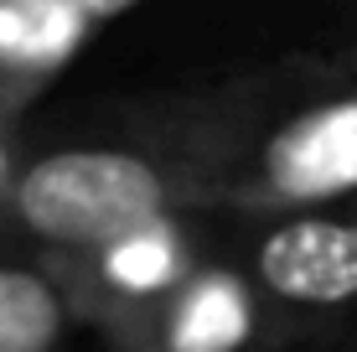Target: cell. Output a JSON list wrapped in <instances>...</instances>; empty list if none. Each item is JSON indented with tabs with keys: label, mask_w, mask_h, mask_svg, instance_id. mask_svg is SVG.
<instances>
[{
	"label": "cell",
	"mask_w": 357,
	"mask_h": 352,
	"mask_svg": "<svg viewBox=\"0 0 357 352\" xmlns=\"http://www.w3.org/2000/svg\"><path fill=\"white\" fill-rule=\"evenodd\" d=\"M16 213L52 244H119L166 213V176L130 151H52L16 181Z\"/></svg>",
	"instance_id": "6da1fadb"
},
{
	"label": "cell",
	"mask_w": 357,
	"mask_h": 352,
	"mask_svg": "<svg viewBox=\"0 0 357 352\" xmlns=\"http://www.w3.org/2000/svg\"><path fill=\"white\" fill-rule=\"evenodd\" d=\"M264 181L280 197H337L357 187V99L321 104L280 125L264 145Z\"/></svg>",
	"instance_id": "7a4b0ae2"
},
{
	"label": "cell",
	"mask_w": 357,
	"mask_h": 352,
	"mask_svg": "<svg viewBox=\"0 0 357 352\" xmlns=\"http://www.w3.org/2000/svg\"><path fill=\"white\" fill-rule=\"evenodd\" d=\"M259 280L301 306H342L357 296V223L295 217L259 244Z\"/></svg>",
	"instance_id": "3957f363"
},
{
	"label": "cell",
	"mask_w": 357,
	"mask_h": 352,
	"mask_svg": "<svg viewBox=\"0 0 357 352\" xmlns=\"http://www.w3.org/2000/svg\"><path fill=\"white\" fill-rule=\"evenodd\" d=\"M89 21L68 0H0V63H63Z\"/></svg>",
	"instance_id": "277c9868"
},
{
	"label": "cell",
	"mask_w": 357,
	"mask_h": 352,
	"mask_svg": "<svg viewBox=\"0 0 357 352\" xmlns=\"http://www.w3.org/2000/svg\"><path fill=\"white\" fill-rule=\"evenodd\" d=\"M63 337V300L31 270L0 264V352H52Z\"/></svg>",
	"instance_id": "5b68a950"
},
{
	"label": "cell",
	"mask_w": 357,
	"mask_h": 352,
	"mask_svg": "<svg viewBox=\"0 0 357 352\" xmlns=\"http://www.w3.org/2000/svg\"><path fill=\"white\" fill-rule=\"evenodd\" d=\"M249 337V300L233 280H202L171 321V352H233Z\"/></svg>",
	"instance_id": "8992f818"
},
{
	"label": "cell",
	"mask_w": 357,
	"mask_h": 352,
	"mask_svg": "<svg viewBox=\"0 0 357 352\" xmlns=\"http://www.w3.org/2000/svg\"><path fill=\"white\" fill-rule=\"evenodd\" d=\"M109 275L125 290H155L171 275V244L161 238V223L140 228V234L109 244Z\"/></svg>",
	"instance_id": "52a82bcc"
},
{
	"label": "cell",
	"mask_w": 357,
	"mask_h": 352,
	"mask_svg": "<svg viewBox=\"0 0 357 352\" xmlns=\"http://www.w3.org/2000/svg\"><path fill=\"white\" fill-rule=\"evenodd\" d=\"M73 10H78L83 21H109V16H125L130 6H140V0H68Z\"/></svg>",
	"instance_id": "ba28073f"
}]
</instances>
